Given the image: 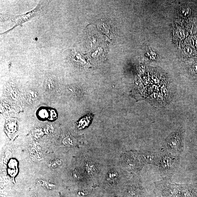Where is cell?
<instances>
[{
    "label": "cell",
    "instance_id": "cell-11",
    "mask_svg": "<svg viewBox=\"0 0 197 197\" xmlns=\"http://www.w3.org/2000/svg\"><path fill=\"white\" fill-rule=\"evenodd\" d=\"M185 50L186 53L188 54L191 55L192 53V50L191 49V48L188 47H186L185 49Z\"/></svg>",
    "mask_w": 197,
    "mask_h": 197
},
{
    "label": "cell",
    "instance_id": "cell-2",
    "mask_svg": "<svg viewBox=\"0 0 197 197\" xmlns=\"http://www.w3.org/2000/svg\"><path fill=\"white\" fill-rule=\"evenodd\" d=\"M179 155L170 153L167 151H162V153L158 167L160 172L164 177L169 179L178 168L180 163Z\"/></svg>",
    "mask_w": 197,
    "mask_h": 197
},
{
    "label": "cell",
    "instance_id": "cell-3",
    "mask_svg": "<svg viewBox=\"0 0 197 197\" xmlns=\"http://www.w3.org/2000/svg\"><path fill=\"white\" fill-rule=\"evenodd\" d=\"M183 132L179 129L172 132L165 140L164 147L165 151L178 155L181 153L183 149Z\"/></svg>",
    "mask_w": 197,
    "mask_h": 197
},
{
    "label": "cell",
    "instance_id": "cell-1",
    "mask_svg": "<svg viewBox=\"0 0 197 197\" xmlns=\"http://www.w3.org/2000/svg\"><path fill=\"white\" fill-rule=\"evenodd\" d=\"M155 192L162 197H197V184H177L164 180L155 184Z\"/></svg>",
    "mask_w": 197,
    "mask_h": 197
},
{
    "label": "cell",
    "instance_id": "cell-4",
    "mask_svg": "<svg viewBox=\"0 0 197 197\" xmlns=\"http://www.w3.org/2000/svg\"><path fill=\"white\" fill-rule=\"evenodd\" d=\"M162 153V151H145L140 154L139 156L141 162L155 166H159Z\"/></svg>",
    "mask_w": 197,
    "mask_h": 197
},
{
    "label": "cell",
    "instance_id": "cell-7",
    "mask_svg": "<svg viewBox=\"0 0 197 197\" xmlns=\"http://www.w3.org/2000/svg\"><path fill=\"white\" fill-rule=\"evenodd\" d=\"M62 164L61 160L59 158H56L52 160L49 162L48 164V166L50 168L54 169L57 168L61 165Z\"/></svg>",
    "mask_w": 197,
    "mask_h": 197
},
{
    "label": "cell",
    "instance_id": "cell-13",
    "mask_svg": "<svg viewBox=\"0 0 197 197\" xmlns=\"http://www.w3.org/2000/svg\"><path fill=\"white\" fill-rule=\"evenodd\" d=\"M33 197H37L35 196H33Z\"/></svg>",
    "mask_w": 197,
    "mask_h": 197
},
{
    "label": "cell",
    "instance_id": "cell-12",
    "mask_svg": "<svg viewBox=\"0 0 197 197\" xmlns=\"http://www.w3.org/2000/svg\"><path fill=\"white\" fill-rule=\"evenodd\" d=\"M193 68L195 72L197 73V64L194 65L193 67Z\"/></svg>",
    "mask_w": 197,
    "mask_h": 197
},
{
    "label": "cell",
    "instance_id": "cell-5",
    "mask_svg": "<svg viewBox=\"0 0 197 197\" xmlns=\"http://www.w3.org/2000/svg\"><path fill=\"white\" fill-rule=\"evenodd\" d=\"M58 83L57 78L55 76H51L45 80L44 88L46 92H51L57 89Z\"/></svg>",
    "mask_w": 197,
    "mask_h": 197
},
{
    "label": "cell",
    "instance_id": "cell-10",
    "mask_svg": "<svg viewBox=\"0 0 197 197\" xmlns=\"http://www.w3.org/2000/svg\"><path fill=\"white\" fill-rule=\"evenodd\" d=\"M182 13L184 16H188L191 14V10L190 7H186L183 9Z\"/></svg>",
    "mask_w": 197,
    "mask_h": 197
},
{
    "label": "cell",
    "instance_id": "cell-6",
    "mask_svg": "<svg viewBox=\"0 0 197 197\" xmlns=\"http://www.w3.org/2000/svg\"><path fill=\"white\" fill-rule=\"evenodd\" d=\"M38 183L43 187L48 190H52L56 187V185L54 183L45 180H40Z\"/></svg>",
    "mask_w": 197,
    "mask_h": 197
},
{
    "label": "cell",
    "instance_id": "cell-8",
    "mask_svg": "<svg viewBox=\"0 0 197 197\" xmlns=\"http://www.w3.org/2000/svg\"><path fill=\"white\" fill-rule=\"evenodd\" d=\"M38 97V93L34 91H30L27 93V101L30 103H32L35 101L37 99Z\"/></svg>",
    "mask_w": 197,
    "mask_h": 197
},
{
    "label": "cell",
    "instance_id": "cell-9",
    "mask_svg": "<svg viewBox=\"0 0 197 197\" xmlns=\"http://www.w3.org/2000/svg\"><path fill=\"white\" fill-rule=\"evenodd\" d=\"M63 145L65 146L71 147L74 145V142L72 138L68 136L63 139Z\"/></svg>",
    "mask_w": 197,
    "mask_h": 197
}]
</instances>
